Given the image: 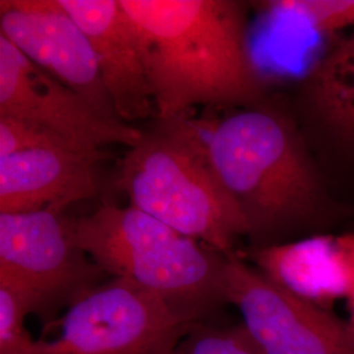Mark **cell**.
Instances as JSON below:
<instances>
[{
  "mask_svg": "<svg viewBox=\"0 0 354 354\" xmlns=\"http://www.w3.org/2000/svg\"><path fill=\"white\" fill-rule=\"evenodd\" d=\"M236 253L283 290L327 311L352 288V266L340 235L317 234Z\"/></svg>",
  "mask_w": 354,
  "mask_h": 354,
  "instance_id": "12",
  "label": "cell"
},
{
  "mask_svg": "<svg viewBox=\"0 0 354 354\" xmlns=\"http://www.w3.org/2000/svg\"><path fill=\"white\" fill-rule=\"evenodd\" d=\"M292 112L310 147L354 163V33L310 68Z\"/></svg>",
  "mask_w": 354,
  "mask_h": 354,
  "instance_id": "13",
  "label": "cell"
},
{
  "mask_svg": "<svg viewBox=\"0 0 354 354\" xmlns=\"http://www.w3.org/2000/svg\"><path fill=\"white\" fill-rule=\"evenodd\" d=\"M138 26L156 120L198 106L234 111L266 99L248 46L247 4L235 0H121Z\"/></svg>",
  "mask_w": 354,
  "mask_h": 354,
  "instance_id": "2",
  "label": "cell"
},
{
  "mask_svg": "<svg viewBox=\"0 0 354 354\" xmlns=\"http://www.w3.org/2000/svg\"><path fill=\"white\" fill-rule=\"evenodd\" d=\"M0 277L23 286L33 314L53 326L68 308L109 277L71 235L68 218L54 209L0 213Z\"/></svg>",
  "mask_w": 354,
  "mask_h": 354,
  "instance_id": "6",
  "label": "cell"
},
{
  "mask_svg": "<svg viewBox=\"0 0 354 354\" xmlns=\"http://www.w3.org/2000/svg\"><path fill=\"white\" fill-rule=\"evenodd\" d=\"M0 117L26 120L46 127L89 153L104 146L134 147L143 130L112 118L75 91L29 61L0 36Z\"/></svg>",
  "mask_w": 354,
  "mask_h": 354,
  "instance_id": "8",
  "label": "cell"
},
{
  "mask_svg": "<svg viewBox=\"0 0 354 354\" xmlns=\"http://www.w3.org/2000/svg\"><path fill=\"white\" fill-rule=\"evenodd\" d=\"M169 354H260L241 323L197 322Z\"/></svg>",
  "mask_w": 354,
  "mask_h": 354,
  "instance_id": "14",
  "label": "cell"
},
{
  "mask_svg": "<svg viewBox=\"0 0 354 354\" xmlns=\"http://www.w3.org/2000/svg\"><path fill=\"white\" fill-rule=\"evenodd\" d=\"M251 248L326 234L342 215L292 111L266 99L198 121Z\"/></svg>",
  "mask_w": 354,
  "mask_h": 354,
  "instance_id": "1",
  "label": "cell"
},
{
  "mask_svg": "<svg viewBox=\"0 0 354 354\" xmlns=\"http://www.w3.org/2000/svg\"><path fill=\"white\" fill-rule=\"evenodd\" d=\"M225 292L260 354H354L349 322L283 290L238 253L226 259Z\"/></svg>",
  "mask_w": 354,
  "mask_h": 354,
  "instance_id": "7",
  "label": "cell"
},
{
  "mask_svg": "<svg viewBox=\"0 0 354 354\" xmlns=\"http://www.w3.org/2000/svg\"><path fill=\"white\" fill-rule=\"evenodd\" d=\"M261 8L302 20L322 33H332L354 26V0H272Z\"/></svg>",
  "mask_w": 354,
  "mask_h": 354,
  "instance_id": "15",
  "label": "cell"
},
{
  "mask_svg": "<svg viewBox=\"0 0 354 354\" xmlns=\"http://www.w3.org/2000/svg\"><path fill=\"white\" fill-rule=\"evenodd\" d=\"M0 36L102 114L121 120L87 35L58 0H1Z\"/></svg>",
  "mask_w": 354,
  "mask_h": 354,
  "instance_id": "9",
  "label": "cell"
},
{
  "mask_svg": "<svg viewBox=\"0 0 354 354\" xmlns=\"http://www.w3.org/2000/svg\"><path fill=\"white\" fill-rule=\"evenodd\" d=\"M117 185L130 206L222 254L247 236L239 209L215 171L198 120H155L124 156Z\"/></svg>",
  "mask_w": 354,
  "mask_h": 354,
  "instance_id": "3",
  "label": "cell"
},
{
  "mask_svg": "<svg viewBox=\"0 0 354 354\" xmlns=\"http://www.w3.org/2000/svg\"><path fill=\"white\" fill-rule=\"evenodd\" d=\"M38 149H68L89 153L38 124L12 117H0V158Z\"/></svg>",
  "mask_w": 354,
  "mask_h": 354,
  "instance_id": "17",
  "label": "cell"
},
{
  "mask_svg": "<svg viewBox=\"0 0 354 354\" xmlns=\"http://www.w3.org/2000/svg\"><path fill=\"white\" fill-rule=\"evenodd\" d=\"M58 1L87 35L117 115L130 125L156 120L140 30L121 0Z\"/></svg>",
  "mask_w": 354,
  "mask_h": 354,
  "instance_id": "10",
  "label": "cell"
},
{
  "mask_svg": "<svg viewBox=\"0 0 354 354\" xmlns=\"http://www.w3.org/2000/svg\"><path fill=\"white\" fill-rule=\"evenodd\" d=\"M68 225L77 247L109 277L140 285L192 320L215 322L228 306L227 256L151 215L130 205H104Z\"/></svg>",
  "mask_w": 354,
  "mask_h": 354,
  "instance_id": "4",
  "label": "cell"
},
{
  "mask_svg": "<svg viewBox=\"0 0 354 354\" xmlns=\"http://www.w3.org/2000/svg\"><path fill=\"white\" fill-rule=\"evenodd\" d=\"M194 323L159 295L112 277L57 319L55 339H33L20 354H169Z\"/></svg>",
  "mask_w": 354,
  "mask_h": 354,
  "instance_id": "5",
  "label": "cell"
},
{
  "mask_svg": "<svg viewBox=\"0 0 354 354\" xmlns=\"http://www.w3.org/2000/svg\"><path fill=\"white\" fill-rule=\"evenodd\" d=\"M104 153L38 149L0 158V213H30L70 205L97 193L96 165Z\"/></svg>",
  "mask_w": 354,
  "mask_h": 354,
  "instance_id": "11",
  "label": "cell"
},
{
  "mask_svg": "<svg viewBox=\"0 0 354 354\" xmlns=\"http://www.w3.org/2000/svg\"><path fill=\"white\" fill-rule=\"evenodd\" d=\"M29 314H33L30 294L19 283L0 277V354H20L33 342L26 328Z\"/></svg>",
  "mask_w": 354,
  "mask_h": 354,
  "instance_id": "16",
  "label": "cell"
},
{
  "mask_svg": "<svg viewBox=\"0 0 354 354\" xmlns=\"http://www.w3.org/2000/svg\"><path fill=\"white\" fill-rule=\"evenodd\" d=\"M342 244L348 252L349 260H351V266H352V272H353V281H352V288L349 291V295L346 298V304H348V310H349V324L354 328V232H348V234H342Z\"/></svg>",
  "mask_w": 354,
  "mask_h": 354,
  "instance_id": "18",
  "label": "cell"
}]
</instances>
